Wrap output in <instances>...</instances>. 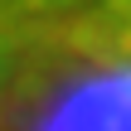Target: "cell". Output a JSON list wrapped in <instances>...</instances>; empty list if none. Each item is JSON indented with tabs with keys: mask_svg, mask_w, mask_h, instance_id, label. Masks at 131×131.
Listing matches in <instances>:
<instances>
[{
	"mask_svg": "<svg viewBox=\"0 0 131 131\" xmlns=\"http://www.w3.org/2000/svg\"><path fill=\"white\" fill-rule=\"evenodd\" d=\"M0 131H131V0H0Z\"/></svg>",
	"mask_w": 131,
	"mask_h": 131,
	"instance_id": "6da1fadb",
	"label": "cell"
}]
</instances>
